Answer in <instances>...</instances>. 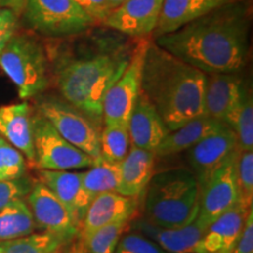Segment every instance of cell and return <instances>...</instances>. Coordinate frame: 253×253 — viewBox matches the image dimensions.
Instances as JSON below:
<instances>
[{
  "label": "cell",
  "instance_id": "cell-1",
  "mask_svg": "<svg viewBox=\"0 0 253 253\" xmlns=\"http://www.w3.org/2000/svg\"><path fill=\"white\" fill-rule=\"evenodd\" d=\"M118 34L62 42L48 52L52 81L60 97L101 128L104 97L128 66L136 45Z\"/></svg>",
  "mask_w": 253,
  "mask_h": 253
},
{
  "label": "cell",
  "instance_id": "cell-2",
  "mask_svg": "<svg viewBox=\"0 0 253 253\" xmlns=\"http://www.w3.org/2000/svg\"><path fill=\"white\" fill-rule=\"evenodd\" d=\"M250 7L227 2L154 42L205 74L239 73L250 52Z\"/></svg>",
  "mask_w": 253,
  "mask_h": 253
},
{
  "label": "cell",
  "instance_id": "cell-3",
  "mask_svg": "<svg viewBox=\"0 0 253 253\" xmlns=\"http://www.w3.org/2000/svg\"><path fill=\"white\" fill-rule=\"evenodd\" d=\"M205 73L150 40L142 68L141 90L169 131L205 115Z\"/></svg>",
  "mask_w": 253,
  "mask_h": 253
},
{
  "label": "cell",
  "instance_id": "cell-4",
  "mask_svg": "<svg viewBox=\"0 0 253 253\" xmlns=\"http://www.w3.org/2000/svg\"><path fill=\"white\" fill-rule=\"evenodd\" d=\"M144 219L175 229L192 223L199 212V186L194 173L171 169L154 175L144 192Z\"/></svg>",
  "mask_w": 253,
  "mask_h": 253
},
{
  "label": "cell",
  "instance_id": "cell-5",
  "mask_svg": "<svg viewBox=\"0 0 253 253\" xmlns=\"http://www.w3.org/2000/svg\"><path fill=\"white\" fill-rule=\"evenodd\" d=\"M0 68L11 79L21 100L36 99L52 82L48 50L28 32H15L0 52Z\"/></svg>",
  "mask_w": 253,
  "mask_h": 253
},
{
  "label": "cell",
  "instance_id": "cell-6",
  "mask_svg": "<svg viewBox=\"0 0 253 253\" xmlns=\"http://www.w3.org/2000/svg\"><path fill=\"white\" fill-rule=\"evenodd\" d=\"M20 19L31 31L50 39L77 37L97 26L74 0H27Z\"/></svg>",
  "mask_w": 253,
  "mask_h": 253
},
{
  "label": "cell",
  "instance_id": "cell-7",
  "mask_svg": "<svg viewBox=\"0 0 253 253\" xmlns=\"http://www.w3.org/2000/svg\"><path fill=\"white\" fill-rule=\"evenodd\" d=\"M36 110L69 143L100 162L101 126L59 96L39 95Z\"/></svg>",
  "mask_w": 253,
  "mask_h": 253
},
{
  "label": "cell",
  "instance_id": "cell-8",
  "mask_svg": "<svg viewBox=\"0 0 253 253\" xmlns=\"http://www.w3.org/2000/svg\"><path fill=\"white\" fill-rule=\"evenodd\" d=\"M34 164L38 170L71 171L95 166L96 161L66 141L53 126L37 112L32 116Z\"/></svg>",
  "mask_w": 253,
  "mask_h": 253
},
{
  "label": "cell",
  "instance_id": "cell-9",
  "mask_svg": "<svg viewBox=\"0 0 253 253\" xmlns=\"http://www.w3.org/2000/svg\"><path fill=\"white\" fill-rule=\"evenodd\" d=\"M149 42V38L136 41L128 66L107 93L103 101V125H128L129 118L141 93L142 68Z\"/></svg>",
  "mask_w": 253,
  "mask_h": 253
},
{
  "label": "cell",
  "instance_id": "cell-10",
  "mask_svg": "<svg viewBox=\"0 0 253 253\" xmlns=\"http://www.w3.org/2000/svg\"><path fill=\"white\" fill-rule=\"evenodd\" d=\"M237 149L199 190L198 220L209 227L218 217L238 204L236 183Z\"/></svg>",
  "mask_w": 253,
  "mask_h": 253
},
{
  "label": "cell",
  "instance_id": "cell-11",
  "mask_svg": "<svg viewBox=\"0 0 253 253\" xmlns=\"http://www.w3.org/2000/svg\"><path fill=\"white\" fill-rule=\"evenodd\" d=\"M163 0H126L110 11L101 26L131 39L153 37L160 20Z\"/></svg>",
  "mask_w": 253,
  "mask_h": 253
},
{
  "label": "cell",
  "instance_id": "cell-12",
  "mask_svg": "<svg viewBox=\"0 0 253 253\" xmlns=\"http://www.w3.org/2000/svg\"><path fill=\"white\" fill-rule=\"evenodd\" d=\"M26 197L36 227L42 232L62 237L68 242L78 236L79 229L68 210L45 184L33 183Z\"/></svg>",
  "mask_w": 253,
  "mask_h": 253
},
{
  "label": "cell",
  "instance_id": "cell-13",
  "mask_svg": "<svg viewBox=\"0 0 253 253\" xmlns=\"http://www.w3.org/2000/svg\"><path fill=\"white\" fill-rule=\"evenodd\" d=\"M238 148V138L226 126L216 134L208 136L188 149V161L197 179L199 190L209 182L214 171L226 162Z\"/></svg>",
  "mask_w": 253,
  "mask_h": 253
},
{
  "label": "cell",
  "instance_id": "cell-14",
  "mask_svg": "<svg viewBox=\"0 0 253 253\" xmlns=\"http://www.w3.org/2000/svg\"><path fill=\"white\" fill-rule=\"evenodd\" d=\"M205 75V115L226 125L239 103L245 82L239 77V73H212Z\"/></svg>",
  "mask_w": 253,
  "mask_h": 253
},
{
  "label": "cell",
  "instance_id": "cell-15",
  "mask_svg": "<svg viewBox=\"0 0 253 253\" xmlns=\"http://www.w3.org/2000/svg\"><path fill=\"white\" fill-rule=\"evenodd\" d=\"M136 210V199L119 192H104L95 197L79 227L78 240L88 238L101 227L120 220H130Z\"/></svg>",
  "mask_w": 253,
  "mask_h": 253
},
{
  "label": "cell",
  "instance_id": "cell-16",
  "mask_svg": "<svg viewBox=\"0 0 253 253\" xmlns=\"http://www.w3.org/2000/svg\"><path fill=\"white\" fill-rule=\"evenodd\" d=\"M131 229L154 240L168 253H197L199 242L208 227L198 218L189 225L175 229L155 226L142 218L132 221Z\"/></svg>",
  "mask_w": 253,
  "mask_h": 253
},
{
  "label": "cell",
  "instance_id": "cell-17",
  "mask_svg": "<svg viewBox=\"0 0 253 253\" xmlns=\"http://www.w3.org/2000/svg\"><path fill=\"white\" fill-rule=\"evenodd\" d=\"M128 130L131 145L154 153L169 132L160 114L142 90L129 118Z\"/></svg>",
  "mask_w": 253,
  "mask_h": 253
},
{
  "label": "cell",
  "instance_id": "cell-18",
  "mask_svg": "<svg viewBox=\"0 0 253 253\" xmlns=\"http://www.w3.org/2000/svg\"><path fill=\"white\" fill-rule=\"evenodd\" d=\"M38 170V169H37ZM39 182L45 184L65 205L78 229L81 225L90 201L84 194L81 173L55 170H38Z\"/></svg>",
  "mask_w": 253,
  "mask_h": 253
},
{
  "label": "cell",
  "instance_id": "cell-19",
  "mask_svg": "<svg viewBox=\"0 0 253 253\" xmlns=\"http://www.w3.org/2000/svg\"><path fill=\"white\" fill-rule=\"evenodd\" d=\"M32 116L33 112L26 101L0 107V136L20 151L27 163L33 167L34 145Z\"/></svg>",
  "mask_w": 253,
  "mask_h": 253
},
{
  "label": "cell",
  "instance_id": "cell-20",
  "mask_svg": "<svg viewBox=\"0 0 253 253\" xmlns=\"http://www.w3.org/2000/svg\"><path fill=\"white\" fill-rule=\"evenodd\" d=\"M250 209L237 204L208 227L197 253H231L242 232Z\"/></svg>",
  "mask_w": 253,
  "mask_h": 253
},
{
  "label": "cell",
  "instance_id": "cell-21",
  "mask_svg": "<svg viewBox=\"0 0 253 253\" xmlns=\"http://www.w3.org/2000/svg\"><path fill=\"white\" fill-rule=\"evenodd\" d=\"M156 157L154 151L140 149L131 145L128 155L119 164V194L134 199L141 198L154 176Z\"/></svg>",
  "mask_w": 253,
  "mask_h": 253
},
{
  "label": "cell",
  "instance_id": "cell-22",
  "mask_svg": "<svg viewBox=\"0 0 253 253\" xmlns=\"http://www.w3.org/2000/svg\"><path fill=\"white\" fill-rule=\"evenodd\" d=\"M236 0H163L160 20L153 37L171 33L227 2Z\"/></svg>",
  "mask_w": 253,
  "mask_h": 253
},
{
  "label": "cell",
  "instance_id": "cell-23",
  "mask_svg": "<svg viewBox=\"0 0 253 253\" xmlns=\"http://www.w3.org/2000/svg\"><path fill=\"white\" fill-rule=\"evenodd\" d=\"M226 125L210 116H201L169 131L155 150L156 156H171L186 151L208 136L226 128Z\"/></svg>",
  "mask_w": 253,
  "mask_h": 253
},
{
  "label": "cell",
  "instance_id": "cell-24",
  "mask_svg": "<svg viewBox=\"0 0 253 253\" xmlns=\"http://www.w3.org/2000/svg\"><path fill=\"white\" fill-rule=\"evenodd\" d=\"M36 229L30 208L23 198L15 199L0 210V242L32 235Z\"/></svg>",
  "mask_w": 253,
  "mask_h": 253
},
{
  "label": "cell",
  "instance_id": "cell-25",
  "mask_svg": "<svg viewBox=\"0 0 253 253\" xmlns=\"http://www.w3.org/2000/svg\"><path fill=\"white\" fill-rule=\"evenodd\" d=\"M81 183L84 194L91 201L104 192H118L120 185L119 164L100 161L89 170L81 171Z\"/></svg>",
  "mask_w": 253,
  "mask_h": 253
},
{
  "label": "cell",
  "instance_id": "cell-26",
  "mask_svg": "<svg viewBox=\"0 0 253 253\" xmlns=\"http://www.w3.org/2000/svg\"><path fill=\"white\" fill-rule=\"evenodd\" d=\"M226 126L235 131L239 150H253V100L246 82L239 103L230 115Z\"/></svg>",
  "mask_w": 253,
  "mask_h": 253
},
{
  "label": "cell",
  "instance_id": "cell-27",
  "mask_svg": "<svg viewBox=\"0 0 253 253\" xmlns=\"http://www.w3.org/2000/svg\"><path fill=\"white\" fill-rule=\"evenodd\" d=\"M131 142L128 125H103L100 135L101 161L112 164H120L125 160Z\"/></svg>",
  "mask_w": 253,
  "mask_h": 253
},
{
  "label": "cell",
  "instance_id": "cell-28",
  "mask_svg": "<svg viewBox=\"0 0 253 253\" xmlns=\"http://www.w3.org/2000/svg\"><path fill=\"white\" fill-rule=\"evenodd\" d=\"M69 243L62 237L48 232L32 233L21 238L0 242V253H59Z\"/></svg>",
  "mask_w": 253,
  "mask_h": 253
},
{
  "label": "cell",
  "instance_id": "cell-29",
  "mask_svg": "<svg viewBox=\"0 0 253 253\" xmlns=\"http://www.w3.org/2000/svg\"><path fill=\"white\" fill-rule=\"evenodd\" d=\"M130 220H120L101 227L81 242L75 243L73 253H115L116 246Z\"/></svg>",
  "mask_w": 253,
  "mask_h": 253
},
{
  "label": "cell",
  "instance_id": "cell-30",
  "mask_svg": "<svg viewBox=\"0 0 253 253\" xmlns=\"http://www.w3.org/2000/svg\"><path fill=\"white\" fill-rule=\"evenodd\" d=\"M238 204L251 209L253 203V150H239L236 160Z\"/></svg>",
  "mask_w": 253,
  "mask_h": 253
},
{
  "label": "cell",
  "instance_id": "cell-31",
  "mask_svg": "<svg viewBox=\"0 0 253 253\" xmlns=\"http://www.w3.org/2000/svg\"><path fill=\"white\" fill-rule=\"evenodd\" d=\"M27 161L24 155L0 136V181L24 177Z\"/></svg>",
  "mask_w": 253,
  "mask_h": 253
},
{
  "label": "cell",
  "instance_id": "cell-32",
  "mask_svg": "<svg viewBox=\"0 0 253 253\" xmlns=\"http://www.w3.org/2000/svg\"><path fill=\"white\" fill-rule=\"evenodd\" d=\"M115 253H168L154 240L140 232H130L121 236Z\"/></svg>",
  "mask_w": 253,
  "mask_h": 253
},
{
  "label": "cell",
  "instance_id": "cell-33",
  "mask_svg": "<svg viewBox=\"0 0 253 253\" xmlns=\"http://www.w3.org/2000/svg\"><path fill=\"white\" fill-rule=\"evenodd\" d=\"M31 188L32 183L25 176L17 179L0 181V210L15 199L27 196Z\"/></svg>",
  "mask_w": 253,
  "mask_h": 253
},
{
  "label": "cell",
  "instance_id": "cell-34",
  "mask_svg": "<svg viewBox=\"0 0 253 253\" xmlns=\"http://www.w3.org/2000/svg\"><path fill=\"white\" fill-rule=\"evenodd\" d=\"M20 27V18L14 12L0 8V52Z\"/></svg>",
  "mask_w": 253,
  "mask_h": 253
},
{
  "label": "cell",
  "instance_id": "cell-35",
  "mask_svg": "<svg viewBox=\"0 0 253 253\" xmlns=\"http://www.w3.org/2000/svg\"><path fill=\"white\" fill-rule=\"evenodd\" d=\"M74 1L89 14L97 25L102 24L112 11L108 0H74Z\"/></svg>",
  "mask_w": 253,
  "mask_h": 253
},
{
  "label": "cell",
  "instance_id": "cell-36",
  "mask_svg": "<svg viewBox=\"0 0 253 253\" xmlns=\"http://www.w3.org/2000/svg\"><path fill=\"white\" fill-rule=\"evenodd\" d=\"M231 253H253V208L249 210L244 227Z\"/></svg>",
  "mask_w": 253,
  "mask_h": 253
},
{
  "label": "cell",
  "instance_id": "cell-37",
  "mask_svg": "<svg viewBox=\"0 0 253 253\" xmlns=\"http://www.w3.org/2000/svg\"><path fill=\"white\" fill-rule=\"evenodd\" d=\"M26 4L27 0H0V8L9 9L20 18Z\"/></svg>",
  "mask_w": 253,
  "mask_h": 253
},
{
  "label": "cell",
  "instance_id": "cell-38",
  "mask_svg": "<svg viewBox=\"0 0 253 253\" xmlns=\"http://www.w3.org/2000/svg\"><path fill=\"white\" fill-rule=\"evenodd\" d=\"M125 1H126V0H108L109 6H110V8H112V9L116 8L118 6H120L122 4V2H125Z\"/></svg>",
  "mask_w": 253,
  "mask_h": 253
}]
</instances>
